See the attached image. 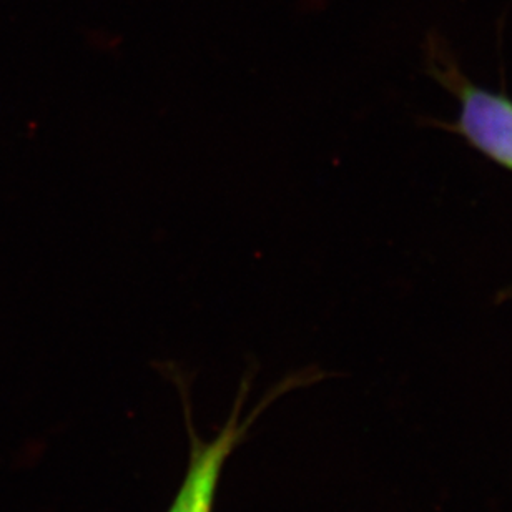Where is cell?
Masks as SVG:
<instances>
[{
  "instance_id": "1",
  "label": "cell",
  "mask_w": 512,
  "mask_h": 512,
  "mask_svg": "<svg viewBox=\"0 0 512 512\" xmlns=\"http://www.w3.org/2000/svg\"><path fill=\"white\" fill-rule=\"evenodd\" d=\"M293 384L276 388L268 398L261 399L258 408L252 413L243 416L245 399L248 394V384L243 383L238 398L233 403L230 418L225 421L222 428L212 439H203L198 436L192 423V416L185 404V418H187V431L190 434V454L188 466L183 476L182 484L178 488L173 503L167 512H213L217 503L218 486L222 479L223 468L233 451L247 438L256 418L275 401L280 394Z\"/></svg>"
},
{
  "instance_id": "2",
  "label": "cell",
  "mask_w": 512,
  "mask_h": 512,
  "mask_svg": "<svg viewBox=\"0 0 512 512\" xmlns=\"http://www.w3.org/2000/svg\"><path fill=\"white\" fill-rule=\"evenodd\" d=\"M429 74L458 99V119L449 130L512 172V99L474 85L443 52H431Z\"/></svg>"
}]
</instances>
